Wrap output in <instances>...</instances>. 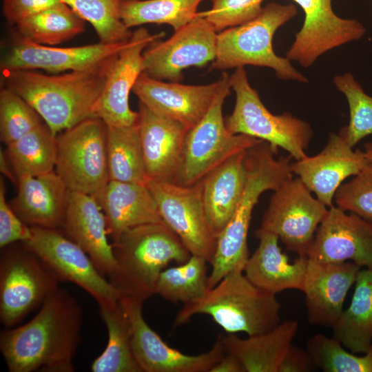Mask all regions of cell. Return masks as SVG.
<instances>
[{"label":"cell","instance_id":"cell-23","mask_svg":"<svg viewBox=\"0 0 372 372\" xmlns=\"http://www.w3.org/2000/svg\"><path fill=\"white\" fill-rule=\"evenodd\" d=\"M138 126L148 180L173 182L189 129L139 103Z\"/></svg>","mask_w":372,"mask_h":372},{"label":"cell","instance_id":"cell-26","mask_svg":"<svg viewBox=\"0 0 372 372\" xmlns=\"http://www.w3.org/2000/svg\"><path fill=\"white\" fill-rule=\"evenodd\" d=\"M92 196L104 214L113 242L130 228L164 223L146 185L110 180Z\"/></svg>","mask_w":372,"mask_h":372},{"label":"cell","instance_id":"cell-18","mask_svg":"<svg viewBox=\"0 0 372 372\" xmlns=\"http://www.w3.org/2000/svg\"><path fill=\"white\" fill-rule=\"evenodd\" d=\"M307 257L320 262L351 261L372 269V223L337 206L329 207Z\"/></svg>","mask_w":372,"mask_h":372},{"label":"cell","instance_id":"cell-12","mask_svg":"<svg viewBox=\"0 0 372 372\" xmlns=\"http://www.w3.org/2000/svg\"><path fill=\"white\" fill-rule=\"evenodd\" d=\"M163 221L178 236L192 255L211 263L217 238L209 227L203 200L202 185L185 186L149 179L146 183Z\"/></svg>","mask_w":372,"mask_h":372},{"label":"cell","instance_id":"cell-42","mask_svg":"<svg viewBox=\"0 0 372 372\" xmlns=\"http://www.w3.org/2000/svg\"><path fill=\"white\" fill-rule=\"evenodd\" d=\"M211 8L198 12L217 32L237 26L256 18L262 11L264 0H211Z\"/></svg>","mask_w":372,"mask_h":372},{"label":"cell","instance_id":"cell-45","mask_svg":"<svg viewBox=\"0 0 372 372\" xmlns=\"http://www.w3.org/2000/svg\"><path fill=\"white\" fill-rule=\"evenodd\" d=\"M315 366L307 349L293 344L283 358L278 372H307Z\"/></svg>","mask_w":372,"mask_h":372},{"label":"cell","instance_id":"cell-9","mask_svg":"<svg viewBox=\"0 0 372 372\" xmlns=\"http://www.w3.org/2000/svg\"><path fill=\"white\" fill-rule=\"evenodd\" d=\"M0 256V321L11 328L41 306L59 288L51 268L21 242L1 248Z\"/></svg>","mask_w":372,"mask_h":372},{"label":"cell","instance_id":"cell-37","mask_svg":"<svg viewBox=\"0 0 372 372\" xmlns=\"http://www.w3.org/2000/svg\"><path fill=\"white\" fill-rule=\"evenodd\" d=\"M94 28L99 42L116 44L129 41L132 32L121 16L122 0H61Z\"/></svg>","mask_w":372,"mask_h":372},{"label":"cell","instance_id":"cell-17","mask_svg":"<svg viewBox=\"0 0 372 372\" xmlns=\"http://www.w3.org/2000/svg\"><path fill=\"white\" fill-rule=\"evenodd\" d=\"M304 13L300 30L286 58L304 68L327 52L361 39L366 28L354 19H343L333 10L331 0H292Z\"/></svg>","mask_w":372,"mask_h":372},{"label":"cell","instance_id":"cell-2","mask_svg":"<svg viewBox=\"0 0 372 372\" xmlns=\"http://www.w3.org/2000/svg\"><path fill=\"white\" fill-rule=\"evenodd\" d=\"M114 59L97 69L62 74H44L32 70L6 71L3 74L6 87L25 100L57 135L86 119L95 118V106Z\"/></svg>","mask_w":372,"mask_h":372},{"label":"cell","instance_id":"cell-33","mask_svg":"<svg viewBox=\"0 0 372 372\" xmlns=\"http://www.w3.org/2000/svg\"><path fill=\"white\" fill-rule=\"evenodd\" d=\"M107 158L110 180L146 185L148 177L138 123L107 127Z\"/></svg>","mask_w":372,"mask_h":372},{"label":"cell","instance_id":"cell-15","mask_svg":"<svg viewBox=\"0 0 372 372\" xmlns=\"http://www.w3.org/2000/svg\"><path fill=\"white\" fill-rule=\"evenodd\" d=\"M145 301L121 297L119 302L130 321L132 346L142 372H210L225 350L219 338L207 352L185 354L166 344L146 322L143 315Z\"/></svg>","mask_w":372,"mask_h":372},{"label":"cell","instance_id":"cell-21","mask_svg":"<svg viewBox=\"0 0 372 372\" xmlns=\"http://www.w3.org/2000/svg\"><path fill=\"white\" fill-rule=\"evenodd\" d=\"M367 163L364 152L353 151L340 134L330 133L322 151L292 162L290 167L316 198L330 207L342 183L357 175Z\"/></svg>","mask_w":372,"mask_h":372},{"label":"cell","instance_id":"cell-44","mask_svg":"<svg viewBox=\"0 0 372 372\" xmlns=\"http://www.w3.org/2000/svg\"><path fill=\"white\" fill-rule=\"evenodd\" d=\"M61 2V0H3V12L8 21L16 24L23 18Z\"/></svg>","mask_w":372,"mask_h":372},{"label":"cell","instance_id":"cell-32","mask_svg":"<svg viewBox=\"0 0 372 372\" xmlns=\"http://www.w3.org/2000/svg\"><path fill=\"white\" fill-rule=\"evenodd\" d=\"M63 1L20 20L15 25L20 39L55 45L85 30V23Z\"/></svg>","mask_w":372,"mask_h":372},{"label":"cell","instance_id":"cell-43","mask_svg":"<svg viewBox=\"0 0 372 372\" xmlns=\"http://www.w3.org/2000/svg\"><path fill=\"white\" fill-rule=\"evenodd\" d=\"M6 185L0 178V247L24 242L31 236L30 227L22 221L6 199Z\"/></svg>","mask_w":372,"mask_h":372},{"label":"cell","instance_id":"cell-36","mask_svg":"<svg viewBox=\"0 0 372 372\" xmlns=\"http://www.w3.org/2000/svg\"><path fill=\"white\" fill-rule=\"evenodd\" d=\"M207 262L200 256L191 255L185 262L164 269L158 279L156 294L183 304L202 298L208 289Z\"/></svg>","mask_w":372,"mask_h":372},{"label":"cell","instance_id":"cell-20","mask_svg":"<svg viewBox=\"0 0 372 372\" xmlns=\"http://www.w3.org/2000/svg\"><path fill=\"white\" fill-rule=\"evenodd\" d=\"M223 80L222 74L214 83L191 85L165 82L143 72L132 92L152 112L176 121L189 130L208 112Z\"/></svg>","mask_w":372,"mask_h":372},{"label":"cell","instance_id":"cell-34","mask_svg":"<svg viewBox=\"0 0 372 372\" xmlns=\"http://www.w3.org/2000/svg\"><path fill=\"white\" fill-rule=\"evenodd\" d=\"M6 146V154L17 178L39 176L55 169L56 135L45 123Z\"/></svg>","mask_w":372,"mask_h":372},{"label":"cell","instance_id":"cell-25","mask_svg":"<svg viewBox=\"0 0 372 372\" xmlns=\"http://www.w3.org/2000/svg\"><path fill=\"white\" fill-rule=\"evenodd\" d=\"M17 185V194L10 205L22 221L30 227H61L70 191L55 170L19 176Z\"/></svg>","mask_w":372,"mask_h":372},{"label":"cell","instance_id":"cell-11","mask_svg":"<svg viewBox=\"0 0 372 372\" xmlns=\"http://www.w3.org/2000/svg\"><path fill=\"white\" fill-rule=\"evenodd\" d=\"M260 229L276 235L286 248L307 256L329 207L298 176L273 191Z\"/></svg>","mask_w":372,"mask_h":372},{"label":"cell","instance_id":"cell-31","mask_svg":"<svg viewBox=\"0 0 372 372\" xmlns=\"http://www.w3.org/2000/svg\"><path fill=\"white\" fill-rule=\"evenodd\" d=\"M108 340L103 352L91 365L93 372H142L134 358L129 319L119 301L99 306Z\"/></svg>","mask_w":372,"mask_h":372},{"label":"cell","instance_id":"cell-41","mask_svg":"<svg viewBox=\"0 0 372 372\" xmlns=\"http://www.w3.org/2000/svg\"><path fill=\"white\" fill-rule=\"evenodd\" d=\"M333 200L338 207L372 223V163L368 162L351 180L342 184Z\"/></svg>","mask_w":372,"mask_h":372},{"label":"cell","instance_id":"cell-16","mask_svg":"<svg viewBox=\"0 0 372 372\" xmlns=\"http://www.w3.org/2000/svg\"><path fill=\"white\" fill-rule=\"evenodd\" d=\"M165 34H152L139 28L114 59L103 92L96 104L94 116L107 127H125L138 123V113L129 105L130 93L143 72V53L152 42Z\"/></svg>","mask_w":372,"mask_h":372},{"label":"cell","instance_id":"cell-47","mask_svg":"<svg viewBox=\"0 0 372 372\" xmlns=\"http://www.w3.org/2000/svg\"><path fill=\"white\" fill-rule=\"evenodd\" d=\"M0 171L3 176H6L15 185L17 184V178L12 173V168L10 164L6 152L0 149Z\"/></svg>","mask_w":372,"mask_h":372},{"label":"cell","instance_id":"cell-38","mask_svg":"<svg viewBox=\"0 0 372 372\" xmlns=\"http://www.w3.org/2000/svg\"><path fill=\"white\" fill-rule=\"evenodd\" d=\"M306 349L315 366L324 372H372V345L358 356L334 338L318 333L307 340Z\"/></svg>","mask_w":372,"mask_h":372},{"label":"cell","instance_id":"cell-28","mask_svg":"<svg viewBox=\"0 0 372 372\" xmlns=\"http://www.w3.org/2000/svg\"><path fill=\"white\" fill-rule=\"evenodd\" d=\"M246 151L230 157L200 180L207 218L216 238L229 223L242 196L247 180Z\"/></svg>","mask_w":372,"mask_h":372},{"label":"cell","instance_id":"cell-10","mask_svg":"<svg viewBox=\"0 0 372 372\" xmlns=\"http://www.w3.org/2000/svg\"><path fill=\"white\" fill-rule=\"evenodd\" d=\"M107 126L90 118L56 135L55 172L69 191L94 194L109 181Z\"/></svg>","mask_w":372,"mask_h":372},{"label":"cell","instance_id":"cell-40","mask_svg":"<svg viewBox=\"0 0 372 372\" xmlns=\"http://www.w3.org/2000/svg\"><path fill=\"white\" fill-rule=\"evenodd\" d=\"M37 112L14 91L0 92V139L6 145L19 140L42 124ZM42 119V118H41Z\"/></svg>","mask_w":372,"mask_h":372},{"label":"cell","instance_id":"cell-1","mask_svg":"<svg viewBox=\"0 0 372 372\" xmlns=\"http://www.w3.org/2000/svg\"><path fill=\"white\" fill-rule=\"evenodd\" d=\"M82 308L59 287L22 326L1 330L0 349L10 372H73L81 341Z\"/></svg>","mask_w":372,"mask_h":372},{"label":"cell","instance_id":"cell-29","mask_svg":"<svg viewBox=\"0 0 372 372\" xmlns=\"http://www.w3.org/2000/svg\"><path fill=\"white\" fill-rule=\"evenodd\" d=\"M298 329L295 320H287L271 330L246 339L234 333L222 337L226 352L236 356L246 372H278L280 364Z\"/></svg>","mask_w":372,"mask_h":372},{"label":"cell","instance_id":"cell-49","mask_svg":"<svg viewBox=\"0 0 372 372\" xmlns=\"http://www.w3.org/2000/svg\"><path fill=\"white\" fill-rule=\"evenodd\" d=\"M122 1H135V0H122Z\"/></svg>","mask_w":372,"mask_h":372},{"label":"cell","instance_id":"cell-7","mask_svg":"<svg viewBox=\"0 0 372 372\" xmlns=\"http://www.w3.org/2000/svg\"><path fill=\"white\" fill-rule=\"evenodd\" d=\"M229 82L236 94L234 110L225 118L229 132L262 140L276 154L282 148L296 161L307 156L306 150L313 134L309 123L289 112L272 114L250 85L244 67L236 68Z\"/></svg>","mask_w":372,"mask_h":372},{"label":"cell","instance_id":"cell-8","mask_svg":"<svg viewBox=\"0 0 372 372\" xmlns=\"http://www.w3.org/2000/svg\"><path fill=\"white\" fill-rule=\"evenodd\" d=\"M223 83L209 110L186 134L181 164L174 180L189 186L230 157L263 141L244 134H233L227 129L223 106L230 94V76L223 73Z\"/></svg>","mask_w":372,"mask_h":372},{"label":"cell","instance_id":"cell-13","mask_svg":"<svg viewBox=\"0 0 372 372\" xmlns=\"http://www.w3.org/2000/svg\"><path fill=\"white\" fill-rule=\"evenodd\" d=\"M31 236L23 242L40 257L61 281L72 282L101 305L119 301L120 295L76 243L56 229L30 227Z\"/></svg>","mask_w":372,"mask_h":372},{"label":"cell","instance_id":"cell-48","mask_svg":"<svg viewBox=\"0 0 372 372\" xmlns=\"http://www.w3.org/2000/svg\"><path fill=\"white\" fill-rule=\"evenodd\" d=\"M364 154L367 162L372 163V143L365 144Z\"/></svg>","mask_w":372,"mask_h":372},{"label":"cell","instance_id":"cell-46","mask_svg":"<svg viewBox=\"0 0 372 372\" xmlns=\"http://www.w3.org/2000/svg\"><path fill=\"white\" fill-rule=\"evenodd\" d=\"M210 372H246L241 362L234 355L225 352Z\"/></svg>","mask_w":372,"mask_h":372},{"label":"cell","instance_id":"cell-24","mask_svg":"<svg viewBox=\"0 0 372 372\" xmlns=\"http://www.w3.org/2000/svg\"><path fill=\"white\" fill-rule=\"evenodd\" d=\"M63 234L89 256L105 277L112 271L115 260L107 239L103 212L91 194L70 191L63 223Z\"/></svg>","mask_w":372,"mask_h":372},{"label":"cell","instance_id":"cell-5","mask_svg":"<svg viewBox=\"0 0 372 372\" xmlns=\"http://www.w3.org/2000/svg\"><path fill=\"white\" fill-rule=\"evenodd\" d=\"M280 305L276 295L253 284L243 269H235L200 298L183 304L174 327L186 324L196 315L210 316L228 333L254 335L267 332L280 324Z\"/></svg>","mask_w":372,"mask_h":372},{"label":"cell","instance_id":"cell-39","mask_svg":"<svg viewBox=\"0 0 372 372\" xmlns=\"http://www.w3.org/2000/svg\"><path fill=\"white\" fill-rule=\"evenodd\" d=\"M333 82L342 92L349 107V122L339 134L353 147L372 134V96L368 95L351 73L336 75Z\"/></svg>","mask_w":372,"mask_h":372},{"label":"cell","instance_id":"cell-27","mask_svg":"<svg viewBox=\"0 0 372 372\" xmlns=\"http://www.w3.org/2000/svg\"><path fill=\"white\" fill-rule=\"evenodd\" d=\"M259 244L245 265L243 271L256 286L276 295L286 289L302 291L307 265V256L289 262L278 246V237L267 231H255Z\"/></svg>","mask_w":372,"mask_h":372},{"label":"cell","instance_id":"cell-4","mask_svg":"<svg viewBox=\"0 0 372 372\" xmlns=\"http://www.w3.org/2000/svg\"><path fill=\"white\" fill-rule=\"evenodd\" d=\"M276 154L265 141L247 149L245 188L234 214L217 237L210 263L208 289L214 287L231 271L244 269L249 258L247 236L252 212L260 195L268 190H276L293 177L290 158H276Z\"/></svg>","mask_w":372,"mask_h":372},{"label":"cell","instance_id":"cell-22","mask_svg":"<svg viewBox=\"0 0 372 372\" xmlns=\"http://www.w3.org/2000/svg\"><path fill=\"white\" fill-rule=\"evenodd\" d=\"M361 269L351 261L320 262L308 258L301 291L305 296L309 322L329 327L334 325Z\"/></svg>","mask_w":372,"mask_h":372},{"label":"cell","instance_id":"cell-30","mask_svg":"<svg viewBox=\"0 0 372 372\" xmlns=\"http://www.w3.org/2000/svg\"><path fill=\"white\" fill-rule=\"evenodd\" d=\"M333 338L354 353H365L372 345V269L358 272L353 295L331 327Z\"/></svg>","mask_w":372,"mask_h":372},{"label":"cell","instance_id":"cell-6","mask_svg":"<svg viewBox=\"0 0 372 372\" xmlns=\"http://www.w3.org/2000/svg\"><path fill=\"white\" fill-rule=\"evenodd\" d=\"M298 13L293 3H267L254 19L226 28L217 34L216 56L211 69L223 70L250 65L272 69L284 81L308 79L286 57L277 55L273 38L277 30Z\"/></svg>","mask_w":372,"mask_h":372},{"label":"cell","instance_id":"cell-19","mask_svg":"<svg viewBox=\"0 0 372 372\" xmlns=\"http://www.w3.org/2000/svg\"><path fill=\"white\" fill-rule=\"evenodd\" d=\"M127 41L59 48L19 39L3 59L1 68L3 72L40 69L53 74L97 69L114 59Z\"/></svg>","mask_w":372,"mask_h":372},{"label":"cell","instance_id":"cell-3","mask_svg":"<svg viewBox=\"0 0 372 372\" xmlns=\"http://www.w3.org/2000/svg\"><path fill=\"white\" fill-rule=\"evenodd\" d=\"M112 245L115 265L107 278L120 298H149L165 267L172 262L184 263L192 255L165 223L130 228Z\"/></svg>","mask_w":372,"mask_h":372},{"label":"cell","instance_id":"cell-35","mask_svg":"<svg viewBox=\"0 0 372 372\" xmlns=\"http://www.w3.org/2000/svg\"><path fill=\"white\" fill-rule=\"evenodd\" d=\"M203 1H122L121 16L130 29L144 24L157 23L169 25L176 31L198 16V7Z\"/></svg>","mask_w":372,"mask_h":372},{"label":"cell","instance_id":"cell-14","mask_svg":"<svg viewBox=\"0 0 372 372\" xmlns=\"http://www.w3.org/2000/svg\"><path fill=\"white\" fill-rule=\"evenodd\" d=\"M217 34L213 25L198 14L168 39H158L146 48L143 53V72L156 79L180 82L185 69L201 68L214 61Z\"/></svg>","mask_w":372,"mask_h":372}]
</instances>
